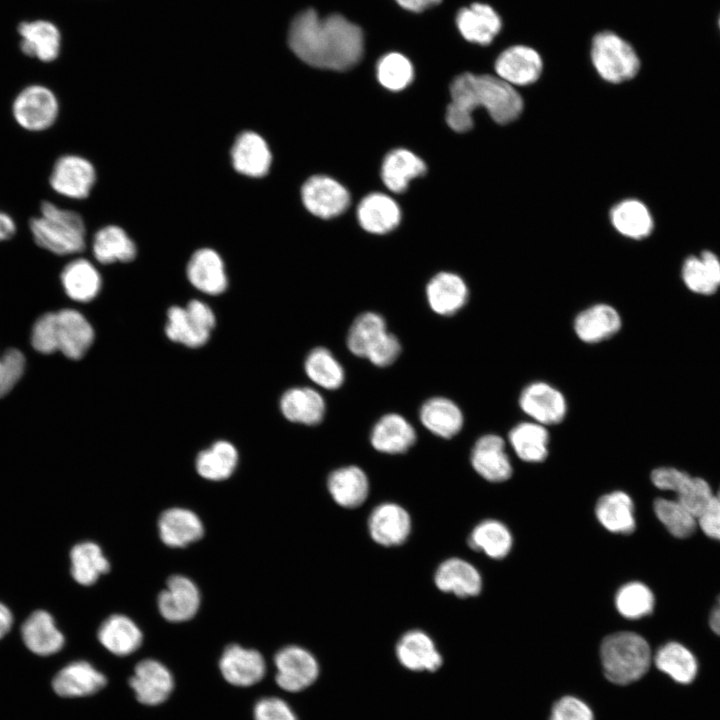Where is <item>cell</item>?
I'll return each instance as SVG.
<instances>
[{"label": "cell", "mask_w": 720, "mask_h": 720, "mask_svg": "<svg viewBox=\"0 0 720 720\" xmlns=\"http://www.w3.org/2000/svg\"><path fill=\"white\" fill-rule=\"evenodd\" d=\"M414 70L411 62L404 55L396 52L381 57L377 64V78L388 90L400 91L413 80Z\"/></svg>", "instance_id": "f5cc1de1"}, {"label": "cell", "mask_w": 720, "mask_h": 720, "mask_svg": "<svg viewBox=\"0 0 720 720\" xmlns=\"http://www.w3.org/2000/svg\"><path fill=\"white\" fill-rule=\"evenodd\" d=\"M97 180L93 163L76 154H65L54 162L49 184L57 194L74 200L86 199Z\"/></svg>", "instance_id": "9c48e42d"}, {"label": "cell", "mask_w": 720, "mask_h": 720, "mask_svg": "<svg viewBox=\"0 0 720 720\" xmlns=\"http://www.w3.org/2000/svg\"><path fill=\"white\" fill-rule=\"evenodd\" d=\"M11 111L15 122L21 128L30 132H41L55 124L60 104L49 87L31 84L15 96Z\"/></svg>", "instance_id": "8992f818"}, {"label": "cell", "mask_w": 720, "mask_h": 720, "mask_svg": "<svg viewBox=\"0 0 720 720\" xmlns=\"http://www.w3.org/2000/svg\"><path fill=\"white\" fill-rule=\"evenodd\" d=\"M599 522L613 533L630 534L635 529L634 505L622 491L603 495L596 504Z\"/></svg>", "instance_id": "b9f144b4"}, {"label": "cell", "mask_w": 720, "mask_h": 720, "mask_svg": "<svg viewBox=\"0 0 720 720\" xmlns=\"http://www.w3.org/2000/svg\"><path fill=\"white\" fill-rule=\"evenodd\" d=\"M437 588L446 593L466 598L480 593L482 579L477 569L460 558H450L442 562L434 575Z\"/></svg>", "instance_id": "f546056e"}, {"label": "cell", "mask_w": 720, "mask_h": 720, "mask_svg": "<svg viewBox=\"0 0 720 720\" xmlns=\"http://www.w3.org/2000/svg\"><path fill=\"white\" fill-rule=\"evenodd\" d=\"M651 480L661 490L675 492L676 500L698 517L707 506L713 493L709 484L697 477L672 467L652 471Z\"/></svg>", "instance_id": "30bf717a"}, {"label": "cell", "mask_w": 720, "mask_h": 720, "mask_svg": "<svg viewBox=\"0 0 720 720\" xmlns=\"http://www.w3.org/2000/svg\"><path fill=\"white\" fill-rule=\"evenodd\" d=\"M468 287L465 281L452 272H440L426 286V298L430 308L442 316L457 313L466 304Z\"/></svg>", "instance_id": "4316f807"}, {"label": "cell", "mask_w": 720, "mask_h": 720, "mask_svg": "<svg viewBox=\"0 0 720 720\" xmlns=\"http://www.w3.org/2000/svg\"><path fill=\"white\" fill-rule=\"evenodd\" d=\"M471 464L481 477L491 482H503L512 475L505 442L496 434H485L475 442L471 451Z\"/></svg>", "instance_id": "7402d4cb"}, {"label": "cell", "mask_w": 720, "mask_h": 720, "mask_svg": "<svg viewBox=\"0 0 720 720\" xmlns=\"http://www.w3.org/2000/svg\"><path fill=\"white\" fill-rule=\"evenodd\" d=\"M34 242L53 254L65 256L86 247V225L82 216L50 201H42L40 215L29 220Z\"/></svg>", "instance_id": "3957f363"}, {"label": "cell", "mask_w": 720, "mask_h": 720, "mask_svg": "<svg viewBox=\"0 0 720 720\" xmlns=\"http://www.w3.org/2000/svg\"><path fill=\"white\" fill-rule=\"evenodd\" d=\"M186 273L189 282L203 293L218 295L227 288L224 262L212 248L196 250L187 263Z\"/></svg>", "instance_id": "603a6c76"}, {"label": "cell", "mask_w": 720, "mask_h": 720, "mask_svg": "<svg viewBox=\"0 0 720 720\" xmlns=\"http://www.w3.org/2000/svg\"><path fill=\"white\" fill-rule=\"evenodd\" d=\"M275 682L287 693H300L310 688L320 676V664L308 649L287 645L274 656Z\"/></svg>", "instance_id": "ba28073f"}, {"label": "cell", "mask_w": 720, "mask_h": 720, "mask_svg": "<svg viewBox=\"0 0 720 720\" xmlns=\"http://www.w3.org/2000/svg\"><path fill=\"white\" fill-rule=\"evenodd\" d=\"M233 169L247 177L265 176L271 166L272 155L265 139L254 131H243L230 149Z\"/></svg>", "instance_id": "d6986e66"}, {"label": "cell", "mask_w": 720, "mask_h": 720, "mask_svg": "<svg viewBox=\"0 0 720 720\" xmlns=\"http://www.w3.org/2000/svg\"><path fill=\"white\" fill-rule=\"evenodd\" d=\"M709 624L714 633L720 636V596L711 611Z\"/></svg>", "instance_id": "e7e4bbea"}, {"label": "cell", "mask_w": 720, "mask_h": 720, "mask_svg": "<svg viewBox=\"0 0 720 720\" xmlns=\"http://www.w3.org/2000/svg\"><path fill=\"white\" fill-rule=\"evenodd\" d=\"M158 529L162 542L174 548L185 547L199 540L204 533L203 524L194 512L176 507L160 515Z\"/></svg>", "instance_id": "4dcf8cb0"}, {"label": "cell", "mask_w": 720, "mask_h": 720, "mask_svg": "<svg viewBox=\"0 0 720 720\" xmlns=\"http://www.w3.org/2000/svg\"><path fill=\"white\" fill-rule=\"evenodd\" d=\"M655 663L659 670L682 684L690 683L697 673L695 657L677 642H669L662 646L655 655Z\"/></svg>", "instance_id": "c3c4849f"}, {"label": "cell", "mask_w": 720, "mask_h": 720, "mask_svg": "<svg viewBox=\"0 0 720 720\" xmlns=\"http://www.w3.org/2000/svg\"><path fill=\"white\" fill-rule=\"evenodd\" d=\"M25 357L16 348L7 349L0 357V397L8 394L22 377Z\"/></svg>", "instance_id": "11a10c76"}, {"label": "cell", "mask_w": 720, "mask_h": 720, "mask_svg": "<svg viewBox=\"0 0 720 720\" xmlns=\"http://www.w3.org/2000/svg\"><path fill=\"white\" fill-rule=\"evenodd\" d=\"M550 720H593V713L580 699L566 696L554 704Z\"/></svg>", "instance_id": "680465c9"}, {"label": "cell", "mask_w": 720, "mask_h": 720, "mask_svg": "<svg viewBox=\"0 0 720 720\" xmlns=\"http://www.w3.org/2000/svg\"><path fill=\"white\" fill-rule=\"evenodd\" d=\"M614 228L623 236L640 240L650 235L654 222L649 209L639 200L627 199L610 211Z\"/></svg>", "instance_id": "60d3db41"}, {"label": "cell", "mask_w": 720, "mask_h": 720, "mask_svg": "<svg viewBox=\"0 0 720 720\" xmlns=\"http://www.w3.org/2000/svg\"><path fill=\"white\" fill-rule=\"evenodd\" d=\"M98 640L102 646L117 656H127L142 644L143 635L129 617L114 614L106 618L98 629Z\"/></svg>", "instance_id": "836d02e7"}, {"label": "cell", "mask_w": 720, "mask_h": 720, "mask_svg": "<svg viewBox=\"0 0 720 720\" xmlns=\"http://www.w3.org/2000/svg\"><path fill=\"white\" fill-rule=\"evenodd\" d=\"M70 561L72 577L84 586L94 584L110 569L109 561L100 546L91 541L74 545L70 552Z\"/></svg>", "instance_id": "ee69618b"}, {"label": "cell", "mask_w": 720, "mask_h": 720, "mask_svg": "<svg viewBox=\"0 0 720 720\" xmlns=\"http://www.w3.org/2000/svg\"><path fill=\"white\" fill-rule=\"evenodd\" d=\"M167 316V337L191 348L208 341L216 321L211 308L199 300L190 301L185 308L173 306Z\"/></svg>", "instance_id": "52a82bcc"}, {"label": "cell", "mask_w": 720, "mask_h": 720, "mask_svg": "<svg viewBox=\"0 0 720 720\" xmlns=\"http://www.w3.org/2000/svg\"><path fill=\"white\" fill-rule=\"evenodd\" d=\"M519 406L534 422L544 426L559 424L567 414L562 392L543 381L530 383L521 391Z\"/></svg>", "instance_id": "8fae6325"}, {"label": "cell", "mask_w": 720, "mask_h": 720, "mask_svg": "<svg viewBox=\"0 0 720 720\" xmlns=\"http://www.w3.org/2000/svg\"><path fill=\"white\" fill-rule=\"evenodd\" d=\"M219 669L223 678L237 687H250L259 683L267 671L265 659L259 651L237 644L224 649Z\"/></svg>", "instance_id": "5bb4252c"}, {"label": "cell", "mask_w": 720, "mask_h": 720, "mask_svg": "<svg viewBox=\"0 0 720 720\" xmlns=\"http://www.w3.org/2000/svg\"><path fill=\"white\" fill-rule=\"evenodd\" d=\"M423 426L431 433L452 438L458 434L464 424V416L459 406L446 397H433L423 403L419 411Z\"/></svg>", "instance_id": "e575fe53"}, {"label": "cell", "mask_w": 720, "mask_h": 720, "mask_svg": "<svg viewBox=\"0 0 720 720\" xmlns=\"http://www.w3.org/2000/svg\"><path fill=\"white\" fill-rule=\"evenodd\" d=\"M416 441L411 423L400 414L383 415L373 426L370 442L381 453L401 454L408 451Z\"/></svg>", "instance_id": "83f0119b"}, {"label": "cell", "mask_w": 720, "mask_h": 720, "mask_svg": "<svg viewBox=\"0 0 720 720\" xmlns=\"http://www.w3.org/2000/svg\"><path fill=\"white\" fill-rule=\"evenodd\" d=\"M400 351L401 344L398 338L387 331L369 349L365 358L377 367H386L398 358Z\"/></svg>", "instance_id": "6f0895ef"}, {"label": "cell", "mask_w": 720, "mask_h": 720, "mask_svg": "<svg viewBox=\"0 0 720 720\" xmlns=\"http://www.w3.org/2000/svg\"><path fill=\"white\" fill-rule=\"evenodd\" d=\"M387 332L384 318L376 312H364L355 318L347 334L349 351L358 356L366 357L369 349Z\"/></svg>", "instance_id": "681fc988"}, {"label": "cell", "mask_w": 720, "mask_h": 720, "mask_svg": "<svg viewBox=\"0 0 720 720\" xmlns=\"http://www.w3.org/2000/svg\"><path fill=\"white\" fill-rule=\"evenodd\" d=\"M288 44L312 67L343 71L361 59L364 36L359 26L340 14L320 17L314 9H307L291 22Z\"/></svg>", "instance_id": "6da1fadb"}, {"label": "cell", "mask_w": 720, "mask_h": 720, "mask_svg": "<svg viewBox=\"0 0 720 720\" xmlns=\"http://www.w3.org/2000/svg\"><path fill=\"white\" fill-rule=\"evenodd\" d=\"M304 369L312 382L328 390L339 388L345 379L342 365L324 347H316L308 353Z\"/></svg>", "instance_id": "7dc6e473"}, {"label": "cell", "mask_w": 720, "mask_h": 720, "mask_svg": "<svg viewBox=\"0 0 720 720\" xmlns=\"http://www.w3.org/2000/svg\"><path fill=\"white\" fill-rule=\"evenodd\" d=\"M698 526L710 538L720 541V488L697 517Z\"/></svg>", "instance_id": "91938a15"}, {"label": "cell", "mask_w": 720, "mask_h": 720, "mask_svg": "<svg viewBox=\"0 0 720 720\" xmlns=\"http://www.w3.org/2000/svg\"><path fill=\"white\" fill-rule=\"evenodd\" d=\"M600 656L605 677L618 685H627L640 679L651 664V650L647 641L629 631L605 637L600 647Z\"/></svg>", "instance_id": "277c9868"}, {"label": "cell", "mask_w": 720, "mask_h": 720, "mask_svg": "<svg viewBox=\"0 0 720 720\" xmlns=\"http://www.w3.org/2000/svg\"><path fill=\"white\" fill-rule=\"evenodd\" d=\"M92 253L101 264L130 262L137 254L133 239L121 226L109 224L98 229L92 238Z\"/></svg>", "instance_id": "d590c367"}, {"label": "cell", "mask_w": 720, "mask_h": 720, "mask_svg": "<svg viewBox=\"0 0 720 720\" xmlns=\"http://www.w3.org/2000/svg\"><path fill=\"white\" fill-rule=\"evenodd\" d=\"M21 635L26 647L41 656L57 653L65 642L53 616L45 610H36L26 618Z\"/></svg>", "instance_id": "f1b7e54d"}, {"label": "cell", "mask_w": 720, "mask_h": 720, "mask_svg": "<svg viewBox=\"0 0 720 720\" xmlns=\"http://www.w3.org/2000/svg\"><path fill=\"white\" fill-rule=\"evenodd\" d=\"M56 313L58 351L73 360L82 358L94 340L91 324L74 309H62Z\"/></svg>", "instance_id": "d4e9b609"}, {"label": "cell", "mask_w": 720, "mask_h": 720, "mask_svg": "<svg viewBox=\"0 0 720 720\" xmlns=\"http://www.w3.org/2000/svg\"><path fill=\"white\" fill-rule=\"evenodd\" d=\"M615 605L623 617L639 619L653 611L654 596L643 583L630 582L623 585L616 593Z\"/></svg>", "instance_id": "816d5d0a"}, {"label": "cell", "mask_w": 720, "mask_h": 720, "mask_svg": "<svg viewBox=\"0 0 720 720\" xmlns=\"http://www.w3.org/2000/svg\"><path fill=\"white\" fill-rule=\"evenodd\" d=\"M129 685L141 704L156 706L169 698L174 689V678L164 664L148 658L136 664Z\"/></svg>", "instance_id": "7c38bea8"}, {"label": "cell", "mask_w": 720, "mask_h": 720, "mask_svg": "<svg viewBox=\"0 0 720 720\" xmlns=\"http://www.w3.org/2000/svg\"><path fill=\"white\" fill-rule=\"evenodd\" d=\"M682 278L693 292L710 295L720 287V260L711 251L689 256L682 266Z\"/></svg>", "instance_id": "ab89813d"}, {"label": "cell", "mask_w": 720, "mask_h": 720, "mask_svg": "<svg viewBox=\"0 0 720 720\" xmlns=\"http://www.w3.org/2000/svg\"><path fill=\"white\" fill-rule=\"evenodd\" d=\"M237 463L236 448L231 443L221 440L198 454L196 470L205 479L220 481L232 475Z\"/></svg>", "instance_id": "f6af8a7d"}, {"label": "cell", "mask_w": 720, "mask_h": 720, "mask_svg": "<svg viewBox=\"0 0 720 720\" xmlns=\"http://www.w3.org/2000/svg\"><path fill=\"white\" fill-rule=\"evenodd\" d=\"M399 664L412 672H435L443 663L433 639L424 631L405 632L395 646Z\"/></svg>", "instance_id": "ac0fdd59"}, {"label": "cell", "mask_w": 720, "mask_h": 720, "mask_svg": "<svg viewBox=\"0 0 720 720\" xmlns=\"http://www.w3.org/2000/svg\"><path fill=\"white\" fill-rule=\"evenodd\" d=\"M654 512L668 531L677 538L690 537L698 525L697 517L676 499H656Z\"/></svg>", "instance_id": "f907efd6"}, {"label": "cell", "mask_w": 720, "mask_h": 720, "mask_svg": "<svg viewBox=\"0 0 720 720\" xmlns=\"http://www.w3.org/2000/svg\"><path fill=\"white\" fill-rule=\"evenodd\" d=\"M280 409L283 416L291 422L316 425L324 418L326 404L316 390L310 387H293L281 396Z\"/></svg>", "instance_id": "1f68e13d"}, {"label": "cell", "mask_w": 720, "mask_h": 720, "mask_svg": "<svg viewBox=\"0 0 720 720\" xmlns=\"http://www.w3.org/2000/svg\"><path fill=\"white\" fill-rule=\"evenodd\" d=\"M509 442L516 455L525 462H542L548 455L549 433L537 422H521L509 432Z\"/></svg>", "instance_id": "7bdbcfd3"}, {"label": "cell", "mask_w": 720, "mask_h": 720, "mask_svg": "<svg viewBox=\"0 0 720 720\" xmlns=\"http://www.w3.org/2000/svg\"><path fill=\"white\" fill-rule=\"evenodd\" d=\"M403 9L419 13L438 5L442 0H394Z\"/></svg>", "instance_id": "94428289"}, {"label": "cell", "mask_w": 720, "mask_h": 720, "mask_svg": "<svg viewBox=\"0 0 720 720\" xmlns=\"http://www.w3.org/2000/svg\"><path fill=\"white\" fill-rule=\"evenodd\" d=\"M451 101L446 122L455 132L473 127V112L482 107L498 124H508L519 117L523 99L517 90L496 75L464 72L450 85Z\"/></svg>", "instance_id": "7a4b0ae2"}, {"label": "cell", "mask_w": 720, "mask_h": 720, "mask_svg": "<svg viewBox=\"0 0 720 720\" xmlns=\"http://www.w3.org/2000/svg\"><path fill=\"white\" fill-rule=\"evenodd\" d=\"M17 227L14 219L5 212L0 211V241H7L14 237Z\"/></svg>", "instance_id": "6125c7cd"}, {"label": "cell", "mask_w": 720, "mask_h": 720, "mask_svg": "<svg viewBox=\"0 0 720 720\" xmlns=\"http://www.w3.org/2000/svg\"><path fill=\"white\" fill-rule=\"evenodd\" d=\"M718 27H719V30H720V16H719V20H718Z\"/></svg>", "instance_id": "03108f58"}, {"label": "cell", "mask_w": 720, "mask_h": 720, "mask_svg": "<svg viewBox=\"0 0 720 720\" xmlns=\"http://www.w3.org/2000/svg\"><path fill=\"white\" fill-rule=\"evenodd\" d=\"M621 325V317L613 306L598 303L578 313L573 328L582 342L595 344L614 336Z\"/></svg>", "instance_id": "484cf974"}, {"label": "cell", "mask_w": 720, "mask_h": 720, "mask_svg": "<svg viewBox=\"0 0 720 720\" xmlns=\"http://www.w3.org/2000/svg\"><path fill=\"white\" fill-rule=\"evenodd\" d=\"M357 216L363 229L370 233L384 234L399 224L401 213L391 197L383 193H371L358 205Z\"/></svg>", "instance_id": "8d00e7d4"}, {"label": "cell", "mask_w": 720, "mask_h": 720, "mask_svg": "<svg viewBox=\"0 0 720 720\" xmlns=\"http://www.w3.org/2000/svg\"><path fill=\"white\" fill-rule=\"evenodd\" d=\"M426 172V165L418 156L406 149L389 152L382 164L381 177L386 187L401 193L409 182Z\"/></svg>", "instance_id": "f35d334b"}, {"label": "cell", "mask_w": 720, "mask_h": 720, "mask_svg": "<svg viewBox=\"0 0 720 720\" xmlns=\"http://www.w3.org/2000/svg\"><path fill=\"white\" fill-rule=\"evenodd\" d=\"M468 543L474 550L483 551L491 558L501 559L511 550L512 535L503 523L489 519L473 529Z\"/></svg>", "instance_id": "bcb514c9"}, {"label": "cell", "mask_w": 720, "mask_h": 720, "mask_svg": "<svg viewBox=\"0 0 720 720\" xmlns=\"http://www.w3.org/2000/svg\"><path fill=\"white\" fill-rule=\"evenodd\" d=\"M590 56L600 77L613 84L633 79L641 65L633 46L612 31H602L593 37Z\"/></svg>", "instance_id": "5b68a950"}, {"label": "cell", "mask_w": 720, "mask_h": 720, "mask_svg": "<svg viewBox=\"0 0 720 720\" xmlns=\"http://www.w3.org/2000/svg\"><path fill=\"white\" fill-rule=\"evenodd\" d=\"M502 19L489 4L475 2L461 8L456 15V26L462 37L470 43L487 46L502 29Z\"/></svg>", "instance_id": "44dd1931"}, {"label": "cell", "mask_w": 720, "mask_h": 720, "mask_svg": "<svg viewBox=\"0 0 720 720\" xmlns=\"http://www.w3.org/2000/svg\"><path fill=\"white\" fill-rule=\"evenodd\" d=\"M13 625V614L4 603L0 601V639L3 638Z\"/></svg>", "instance_id": "be15d7a7"}, {"label": "cell", "mask_w": 720, "mask_h": 720, "mask_svg": "<svg viewBox=\"0 0 720 720\" xmlns=\"http://www.w3.org/2000/svg\"><path fill=\"white\" fill-rule=\"evenodd\" d=\"M253 717L254 720H299L290 704L276 696L260 698L254 705Z\"/></svg>", "instance_id": "9f6ffc18"}, {"label": "cell", "mask_w": 720, "mask_h": 720, "mask_svg": "<svg viewBox=\"0 0 720 720\" xmlns=\"http://www.w3.org/2000/svg\"><path fill=\"white\" fill-rule=\"evenodd\" d=\"M328 491L333 500L344 508H356L362 505L369 494V480L358 466L340 467L330 473L327 480Z\"/></svg>", "instance_id": "d6a6232c"}, {"label": "cell", "mask_w": 720, "mask_h": 720, "mask_svg": "<svg viewBox=\"0 0 720 720\" xmlns=\"http://www.w3.org/2000/svg\"><path fill=\"white\" fill-rule=\"evenodd\" d=\"M160 614L168 621L183 622L195 616L200 606V592L186 576L173 575L158 596Z\"/></svg>", "instance_id": "2e32d148"}, {"label": "cell", "mask_w": 720, "mask_h": 720, "mask_svg": "<svg viewBox=\"0 0 720 720\" xmlns=\"http://www.w3.org/2000/svg\"><path fill=\"white\" fill-rule=\"evenodd\" d=\"M496 76L511 86L535 83L543 71L540 54L526 45H513L503 50L494 63Z\"/></svg>", "instance_id": "4fadbf2b"}, {"label": "cell", "mask_w": 720, "mask_h": 720, "mask_svg": "<svg viewBox=\"0 0 720 720\" xmlns=\"http://www.w3.org/2000/svg\"><path fill=\"white\" fill-rule=\"evenodd\" d=\"M60 279L67 296L78 302H89L94 299L102 284L97 268L84 258H76L67 263Z\"/></svg>", "instance_id": "74e56055"}, {"label": "cell", "mask_w": 720, "mask_h": 720, "mask_svg": "<svg viewBox=\"0 0 720 720\" xmlns=\"http://www.w3.org/2000/svg\"><path fill=\"white\" fill-rule=\"evenodd\" d=\"M106 684V676L86 661L69 663L55 675L52 681L54 691L62 697L93 695Z\"/></svg>", "instance_id": "cb8c5ba5"}, {"label": "cell", "mask_w": 720, "mask_h": 720, "mask_svg": "<svg viewBox=\"0 0 720 720\" xmlns=\"http://www.w3.org/2000/svg\"><path fill=\"white\" fill-rule=\"evenodd\" d=\"M20 49L24 55L44 63L55 61L61 51L59 28L45 19L23 21L18 26Z\"/></svg>", "instance_id": "e0dca14e"}, {"label": "cell", "mask_w": 720, "mask_h": 720, "mask_svg": "<svg viewBox=\"0 0 720 720\" xmlns=\"http://www.w3.org/2000/svg\"><path fill=\"white\" fill-rule=\"evenodd\" d=\"M301 195L305 207L324 219L341 214L350 202L348 191L336 180L324 175L309 178L302 187Z\"/></svg>", "instance_id": "9a60e30c"}, {"label": "cell", "mask_w": 720, "mask_h": 720, "mask_svg": "<svg viewBox=\"0 0 720 720\" xmlns=\"http://www.w3.org/2000/svg\"><path fill=\"white\" fill-rule=\"evenodd\" d=\"M368 530L377 544L398 546L410 535L411 518L402 506L392 502L381 503L368 518Z\"/></svg>", "instance_id": "ffe728a7"}, {"label": "cell", "mask_w": 720, "mask_h": 720, "mask_svg": "<svg viewBox=\"0 0 720 720\" xmlns=\"http://www.w3.org/2000/svg\"><path fill=\"white\" fill-rule=\"evenodd\" d=\"M33 348L42 354L58 351L57 313L47 312L34 323L31 332Z\"/></svg>", "instance_id": "db71d44e"}]
</instances>
